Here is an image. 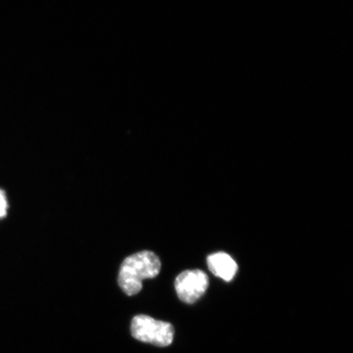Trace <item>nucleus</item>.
I'll return each instance as SVG.
<instances>
[{
	"label": "nucleus",
	"mask_w": 353,
	"mask_h": 353,
	"mask_svg": "<svg viewBox=\"0 0 353 353\" xmlns=\"http://www.w3.org/2000/svg\"><path fill=\"white\" fill-rule=\"evenodd\" d=\"M161 269V260L152 251L143 250L132 254L121 264L119 285L129 296L138 294L143 288V281L157 277Z\"/></svg>",
	"instance_id": "1"
},
{
	"label": "nucleus",
	"mask_w": 353,
	"mask_h": 353,
	"mask_svg": "<svg viewBox=\"0 0 353 353\" xmlns=\"http://www.w3.org/2000/svg\"><path fill=\"white\" fill-rule=\"evenodd\" d=\"M131 332L132 337L138 341L157 347L169 346L174 341L173 325L145 315L134 317L131 324Z\"/></svg>",
	"instance_id": "2"
},
{
	"label": "nucleus",
	"mask_w": 353,
	"mask_h": 353,
	"mask_svg": "<svg viewBox=\"0 0 353 353\" xmlns=\"http://www.w3.org/2000/svg\"><path fill=\"white\" fill-rule=\"evenodd\" d=\"M209 287V277L199 269L181 272L175 280V290L181 301L192 304L196 303L206 292Z\"/></svg>",
	"instance_id": "3"
},
{
	"label": "nucleus",
	"mask_w": 353,
	"mask_h": 353,
	"mask_svg": "<svg viewBox=\"0 0 353 353\" xmlns=\"http://www.w3.org/2000/svg\"><path fill=\"white\" fill-rule=\"evenodd\" d=\"M210 270L216 276L226 281H230L236 276L237 264L230 255L219 252L211 254L207 259Z\"/></svg>",
	"instance_id": "4"
},
{
	"label": "nucleus",
	"mask_w": 353,
	"mask_h": 353,
	"mask_svg": "<svg viewBox=\"0 0 353 353\" xmlns=\"http://www.w3.org/2000/svg\"><path fill=\"white\" fill-rule=\"evenodd\" d=\"M8 208L6 192L0 189V219L6 217Z\"/></svg>",
	"instance_id": "5"
}]
</instances>
